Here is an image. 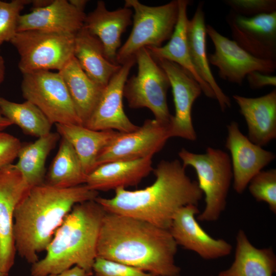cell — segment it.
Segmentation results:
<instances>
[{
    "label": "cell",
    "mask_w": 276,
    "mask_h": 276,
    "mask_svg": "<svg viewBox=\"0 0 276 276\" xmlns=\"http://www.w3.org/2000/svg\"><path fill=\"white\" fill-rule=\"evenodd\" d=\"M177 245L169 230L135 218L105 213L97 257L126 264L156 276H176Z\"/></svg>",
    "instance_id": "cell-1"
},
{
    "label": "cell",
    "mask_w": 276,
    "mask_h": 276,
    "mask_svg": "<svg viewBox=\"0 0 276 276\" xmlns=\"http://www.w3.org/2000/svg\"><path fill=\"white\" fill-rule=\"evenodd\" d=\"M185 169L177 159L163 160L153 170L156 179L151 185L134 191L119 188L112 198L98 196L95 200L106 213L135 218L168 230L180 209L198 205L203 195Z\"/></svg>",
    "instance_id": "cell-2"
},
{
    "label": "cell",
    "mask_w": 276,
    "mask_h": 276,
    "mask_svg": "<svg viewBox=\"0 0 276 276\" xmlns=\"http://www.w3.org/2000/svg\"><path fill=\"white\" fill-rule=\"evenodd\" d=\"M98 192L85 184L58 188L45 183L30 188L14 213L13 237L16 251L28 263L38 261L55 233L73 206L95 200Z\"/></svg>",
    "instance_id": "cell-3"
},
{
    "label": "cell",
    "mask_w": 276,
    "mask_h": 276,
    "mask_svg": "<svg viewBox=\"0 0 276 276\" xmlns=\"http://www.w3.org/2000/svg\"><path fill=\"white\" fill-rule=\"evenodd\" d=\"M105 213L95 199L75 204L55 233L45 257L32 264L31 275L57 274L77 266L92 275Z\"/></svg>",
    "instance_id": "cell-4"
},
{
    "label": "cell",
    "mask_w": 276,
    "mask_h": 276,
    "mask_svg": "<svg viewBox=\"0 0 276 276\" xmlns=\"http://www.w3.org/2000/svg\"><path fill=\"white\" fill-rule=\"evenodd\" d=\"M182 165L193 167L198 185L204 195L205 207L196 218L201 222L217 221L226 208L233 180L231 158L224 151L208 147L203 154L182 148L178 153Z\"/></svg>",
    "instance_id": "cell-5"
},
{
    "label": "cell",
    "mask_w": 276,
    "mask_h": 276,
    "mask_svg": "<svg viewBox=\"0 0 276 276\" xmlns=\"http://www.w3.org/2000/svg\"><path fill=\"white\" fill-rule=\"evenodd\" d=\"M125 7L133 10V26L127 40L119 49L116 62L123 64L142 48L160 47L169 40L178 16V2L149 6L137 0H126Z\"/></svg>",
    "instance_id": "cell-6"
},
{
    "label": "cell",
    "mask_w": 276,
    "mask_h": 276,
    "mask_svg": "<svg viewBox=\"0 0 276 276\" xmlns=\"http://www.w3.org/2000/svg\"><path fill=\"white\" fill-rule=\"evenodd\" d=\"M137 72L129 79L124 87L123 96L132 109L147 108L155 120L169 124L170 113L167 94L170 84L166 73L146 48L135 55Z\"/></svg>",
    "instance_id": "cell-7"
},
{
    "label": "cell",
    "mask_w": 276,
    "mask_h": 276,
    "mask_svg": "<svg viewBox=\"0 0 276 276\" xmlns=\"http://www.w3.org/2000/svg\"><path fill=\"white\" fill-rule=\"evenodd\" d=\"M75 35L27 30L17 32L10 42L20 56L18 68L22 74L59 71L74 56Z\"/></svg>",
    "instance_id": "cell-8"
},
{
    "label": "cell",
    "mask_w": 276,
    "mask_h": 276,
    "mask_svg": "<svg viewBox=\"0 0 276 276\" xmlns=\"http://www.w3.org/2000/svg\"><path fill=\"white\" fill-rule=\"evenodd\" d=\"M21 89L26 100L36 105L52 124L83 125L58 72L23 74Z\"/></svg>",
    "instance_id": "cell-9"
},
{
    "label": "cell",
    "mask_w": 276,
    "mask_h": 276,
    "mask_svg": "<svg viewBox=\"0 0 276 276\" xmlns=\"http://www.w3.org/2000/svg\"><path fill=\"white\" fill-rule=\"evenodd\" d=\"M170 137L169 124L147 119L133 131L119 132L98 156L96 168L110 162L153 157L163 149Z\"/></svg>",
    "instance_id": "cell-10"
},
{
    "label": "cell",
    "mask_w": 276,
    "mask_h": 276,
    "mask_svg": "<svg viewBox=\"0 0 276 276\" xmlns=\"http://www.w3.org/2000/svg\"><path fill=\"white\" fill-rule=\"evenodd\" d=\"M206 32L215 47L214 52L208 56L209 63L218 68L219 76L224 80L241 85L252 72L267 75L274 72L276 61L253 56L211 25H206Z\"/></svg>",
    "instance_id": "cell-11"
},
{
    "label": "cell",
    "mask_w": 276,
    "mask_h": 276,
    "mask_svg": "<svg viewBox=\"0 0 276 276\" xmlns=\"http://www.w3.org/2000/svg\"><path fill=\"white\" fill-rule=\"evenodd\" d=\"M30 187L11 164L0 168V271L9 274L16 252L13 237L15 208Z\"/></svg>",
    "instance_id": "cell-12"
},
{
    "label": "cell",
    "mask_w": 276,
    "mask_h": 276,
    "mask_svg": "<svg viewBox=\"0 0 276 276\" xmlns=\"http://www.w3.org/2000/svg\"><path fill=\"white\" fill-rule=\"evenodd\" d=\"M155 60L168 76L172 90L175 114L169 123L170 137L194 141L197 135L192 123V109L202 88L192 75L179 65L166 59Z\"/></svg>",
    "instance_id": "cell-13"
},
{
    "label": "cell",
    "mask_w": 276,
    "mask_h": 276,
    "mask_svg": "<svg viewBox=\"0 0 276 276\" xmlns=\"http://www.w3.org/2000/svg\"><path fill=\"white\" fill-rule=\"evenodd\" d=\"M135 63V58L133 57L121 65L105 87L94 110L83 126L95 130H116L120 132L133 131L139 127L126 116L123 104L124 85Z\"/></svg>",
    "instance_id": "cell-14"
},
{
    "label": "cell",
    "mask_w": 276,
    "mask_h": 276,
    "mask_svg": "<svg viewBox=\"0 0 276 276\" xmlns=\"http://www.w3.org/2000/svg\"><path fill=\"white\" fill-rule=\"evenodd\" d=\"M226 21L241 48L256 58L276 61V12L248 17L231 10Z\"/></svg>",
    "instance_id": "cell-15"
},
{
    "label": "cell",
    "mask_w": 276,
    "mask_h": 276,
    "mask_svg": "<svg viewBox=\"0 0 276 276\" xmlns=\"http://www.w3.org/2000/svg\"><path fill=\"white\" fill-rule=\"evenodd\" d=\"M199 213L198 205L189 204L175 214L168 230L177 245L205 260L230 255L233 249L230 243L224 239L212 237L201 227L195 217Z\"/></svg>",
    "instance_id": "cell-16"
},
{
    "label": "cell",
    "mask_w": 276,
    "mask_h": 276,
    "mask_svg": "<svg viewBox=\"0 0 276 276\" xmlns=\"http://www.w3.org/2000/svg\"><path fill=\"white\" fill-rule=\"evenodd\" d=\"M225 147L230 152L233 188L242 194L251 179L275 158L273 152L252 142L240 130L238 123L227 126Z\"/></svg>",
    "instance_id": "cell-17"
},
{
    "label": "cell",
    "mask_w": 276,
    "mask_h": 276,
    "mask_svg": "<svg viewBox=\"0 0 276 276\" xmlns=\"http://www.w3.org/2000/svg\"><path fill=\"white\" fill-rule=\"evenodd\" d=\"M86 14L69 1L53 0L48 5L21 14L17 31L39 30L75 35L84 26Z\"/></svg>",
    "instance_id": "cell-18"
},
{
    "label": "cell",
    "mask_w": 276,
    "mask_h": 276,
    "mask_svg": "<svg viewBox=\"0 0 276 276\" xmlns=\"http://www.w3.org/2000/svg\"><path fill=\"white\" fill-rule=\"evenodd\" d=\"M132 10L124 7L108 10L105 3L98 1L95 9L86 15L83 27L101 42L107 59L116 62L122 34L132 24Z\"/></svg>",
    "instance_id": "cell-19"
},
{
    "label": "cell",
    "mask_w": 276,
    "mask_h": 276,
    "mask_svg": "<svg viewBox=\"0 0 276 276\" xmlns=\"http://www.w3.org/2000/svg\"><path fill=\"white\" fill-rule=\"evenodd\" d=\"M244 118L248 138L253 143L264 146L276 137V90L257 98L233 96Z\"/></svg>",
    "instance_id": "cell-20"
},
{
    "label": "cell",
    "mask_w": 276,
    "mask_h": 276,
    "mask_svg": "<svg viewBox=\"0 0 276 276\" xmlns=\"http://www.w3.org/2000/svg\"><path fill=\"white\" fill-rule=\"evenodd\" d=\"M152 158L149 156L102 164L87 175L85 184L97 192L136 186L153 171Z\"/></svg>",
    "instance_id": "cell-21"
},
{
    "label": "cell",
    "mask_w": 276,
    "mask_h": 276,
    "mask_svg": "<svg viewBox=\"0 0 276 276\" xmlns=\"http://www.w3.org/2000/svg\"><path fill=\"white\" fill-rule=\"evenodd\" d=\"M203 3L199 2L187 27V40L192 63L201 78L213 90L222 111L231 106L229 98L226 95L216 81L210 67L206 53V25Z\"/></svg>",
    "instance_id": "cell-22"
},
{
    "label": "cell",
    "mask_w": 276,
    "mask_h": 276,
    "mask_svg": "<svg viewBox=\"0 0 276 276\" xmlns=\"http://www.w3.org/2000/svg\"><path fill=\"white\" fill-rule=\"evenodd\" d=\"M178 19L168 43L160 47H148L146 49L154 59H166L184 68L198 82L202 92L207 97L216 99L213 90L199 76L190 57L187 36V27L189 20L187 9L190 1L178 0Z\"/></svg>",
    "instance_id": "cell-23"
},
{
    "label": "cell",
    "mask_w": 276,
    "mask_h": 276,
    "mask_svg": "<svg viewBox=\"0 0 276 276\" xmlns=\"http://www.w3.org/2000/svg\"><path fill=\"white\" fill-rule=\"evenodd\" d=\"M74 56L88 77L103 87L121 67L107 59L101 42L83 27L75 35Z\"/></svg>",
    "instance_id": "cell-24"
},
{
    "label": "cell",
    "mask_w": 276,
    "mask_h": 276,
    "mask_svg": "<svg viewBox=\"0 0 276 276\" xmlns=\"http://www.w3.org/2000/svg\"><path fill=\"white\" fill-rule=\"evenodd\" d=\"M276 269V256L272 247L258 248L239 229L236 237L234 260L218 276H272Z\"/></svg>",
    "instance_id": "cell-25"
},
{
    "label": "cell",
    "mask_w": 276,
    "mask_h": 276,
    "mask_svg": "<svg viewBox=\"0 0 276 276\" xmlns=\"http://www.w3.org/2000/svg\"><path fill=\"white\" fill-rule=\"evenodd\" d=\"M55 126L60 137L73 147L87 175L96 169V160L101 151L119 132L112 130H92L82 125L58 124Z\"/></svg>",
    "instance_id": "cell-26"
},
{
    "label": "cell",
    "mask_w": 276,
    "mask_h": 276,
    "mask_svg": "<svg viewBox=\"0 0 276 276\" xmlns=\"http://www.w3.org/2000/svg\"><path fill=\"white\" fill-rule=\"evenodd\" d=\"M76 112L84 125L94 110L105 87L91 80L73 56L59 71Z\"/></svg>",
    "instance_id": "cell-27"
},
{
    "label": "cell",
    "mask_w": 276,
    "mask_h": 276,
    "mask_svg": "<svg viewBox=\"0 0 276 276\" xmlns=\"http://www.w3.org/2000/svg\"><path fill=\"white\" fill-rule=\"evenodd\" d=\"M60 137L57 132H51L34 142L22 144L15 165L30 188L44 183L46 159Z\"/></svg>",
    "instance_id": "cell-28"
},
{
    "label": "cell",
    "mask_w": 276,
    "mask_h": 276,
    "mask_svg": "<svg viewBox=\"0 0 276 276\" xmlns=\"http://www.w3.org/2000/svg\"><path fill=\"white\" fill-rule=\"evenodd\" d=\"M87 176L73 147L62 138L44 183L58 188H72L85 184Z\"/></svg>",
    "instance_id": "cell-29"
},
{
    "label": "cell",
    "mask_w": 276,
    "mask_h": 276,
    "mask_svg": "<svg viewBox=\"0 0 276 276\" xmlns=\"http://www.w3.org/2000/svg\"><path fill=\"white\" fill-rule=\"evenodd\" d=\"M0 112L12 124L17 125L28 135L37 137L50 132L52 124L34 104L26 100L19 103L0 96Z\"/></svg>",
    "instance_id": "cell-30"
},
{
    "label": "cell",
    "mask_w": 276,
    "mask_h": 276,
    "mask_svg": "<svg viewBox=\"0 0 276 276\" xmlns=\"http://www.w3.org/2000/svg\"><path fill=\"white\" fill-rule=\"evenodd\" d=\"M250 194L259 202H265L270 211L276 213V170H261L250 180Z\"/></svg>",
    "instance_id": "cell-31"
},
{
    "label": "cell",
    "mask_w": 276,
    "mask_h": 276,
    "mask_svg": "<svg viewBox=\"0 0 276 276\" xmlns=\"http://www.w3.org/2000/svg\"><path fill=\"white\" fill-rule=\"evenodd\" d=\"M29 0H12L10 2L0 0V47L5 41H10L17 32L20 12Z\"/></svg>",
    "instance_id": "cell-32"
},
{
    "label": "cell",
    "mask_w": 276,
    "mask_h": 276,
    "mask_svg": "<svg viewBox=\"0 0 276 276\" xmlns=\"http://www.w3.org/2000/svg\"><path fill=\"white\" fill-rule=\"evenodd\" d=\"M224 3L234 13L245 17L276 12L275 0H225Z\"/></svg>",
    "instance_id": "cell-33"
},
{
    "label": "cell",
    "mask_w": 276,
    "mask_h": 276,
    "mask_svg": "<svg viewBox=\"0 0 276 276\" xmlns=\"http://www.w3.org/2000/svg\"><path fill=\"white\" fill-rule=\"evenodd\" d=\"M95 276H156L123 263L97 257L93 266Z\"/></svg>",
    "instance_id": "cell-34"
},
{
    "label": "cell",
    "mask_w": 276,
    "mask_h": 276,
    "mask_svg": "<svg viewBox=\"0 0 276 276\" xmlns=\"http://www.w3.org/2000/svg\"><path fill=\"white\" fill-rule=\"evenodd\" d=\"M21 145L16 137L0 132V168L12 164L17 157Z\"/></svg>",
    "instance_id": "cell-35"
},
{
    "label": "cell",
    "mask_w": 276,
    "mask_h": 276,
    "mask_svg": "<svg viewBox=\"0 0 276 276\" xmlns=\"http://www.w3.org/2000/svg\"><path fill=\"white\" fill-rule=\"evenodd\" d=\"M250 87L252 89H259L266 86H275L276 77L263 74L258 71L249 73L246 77Z\"/></svg>",
    "instance_id": "cell-36"
},
{
    "label": "cell",
    "mask_w": 276,
    "mask_h": 276,
    "mask_svg": "<svg viewBox=\"0 0 276 276\" xmlns=\"http://www.w3.org/2000/svg\"><path fill=\"white\" fill-rule=\"evenodd\" d=\"M44 276H91L82 268L75 266L67 270L57 274H50Z\"/></svg>",
    "instance_id": "cell-37"
},
{
    "label": "cell",
    "mask_w": 276,
    "mask_h": 276,
    "mask_svg": "<svg viewBox=\"0 0 276 276\" xmlns=\"http://www.w3.org/2000/svg\"><path fill=\"white\" fill-rule=\"evenodd\" d=\"M12 125V123L4 117L0 112V132H2L4 129Z\"/></svg>",
    "instance_id": "cell-38"
},
{
    "label": "cell",
    "mask_w": 276,
    "mask_h": 276,
    "mask_svg": "<svg viewBox=\"0 0 276 276\" xmlns=\"http://www.w3.org/2000/svg\"><path fill=\"white\" fill-rule=\"evenodd\" d=\"M52 1L48 0H38L33 1L31 3H33V9L41 8L48 5Z\"/></svg>",
    "instance_id": "cell-39"
},
{
    "label": "cell",
    "mask_w": 276,
    "mask_h": 276,
    "mask_svg": "<svg viewBox=\"0 0 276 276\" xmlns=\"http://www.w3.org/2000/svg\"><path fill=\"white\" fill-rule=\"evenodd\" d=\"M70 2L76 8L84 10L87 1L85 0H71Z\"/></svg>",
    "instance_id": "cell-40"
},
{
    "label": "cell",
    "mask_w": 276,
    "mask_h": 276,
    "mask_svg": "<svg viewBox=\"0 0 276 276\" xmlns=\"http://www.w3.org/2000/svg\"><path fill=\"white\" fill-rule=\"evenodd\" d=\"M5 66L3 58L0 55V84L3 81L5 76Z\"/></svg>",
    "instance_id": "cell-41"
},
{
    "label": "cell",
    "mask_w": 276,
    "mask_h": 276,
    "mask_svg": "<svg viewBox=\"0 0 276 276\" xmlns=\"http://www.w3.org/2000/svg\"><path fill=\"white\" fill-rule=\"evenodd\" d=\"M8 274L4 273L0 271V276H8Z\"/></svg>",
    "instance_id": "cell-42"
},
{
    "label": "cell",
    "mask_w": 276,
    "mask_h": 276,
    "mask_svg": "<svg viewBox=\"0 0 276 276\" xmlns=\"http://www.w3.org/2000/svg\"><path fill=\"white\" fill-rule=\"evenodd\" d=\"M176 276H179V275H176Z\"/></svg>",
    "instance_id": "cell-43"
}]
</instances>
